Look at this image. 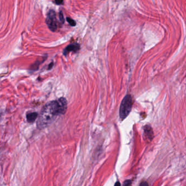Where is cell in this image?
<instances>
[{
	"mask_svg": "<svg viewBox=\"0 0 186 186\" xmlns=\"http://www.w3.org/2000/svg\"><path fill=\"white\" fill-rule=\"evenodd\" d=\"M131 181H129V180H127V181H126L125 182H124V184H123V185H125V186H129V185H131Z\"/></svg>",
	"mask_w": 186,
	"mask_h": 186,
	"instance_id": "cell-10",
	"label": "cell"
},
{
	"mask_svg": "<svg viewBox=\"0 0 186 186\" xmlns=\"http://www.w3.org/2000/svg\"><path fill=\"white\" fill-rule=\"evenodd\" d=\"M55 3L57 5H61L63 3V0H55Z\"/></svg>",
	"mask_w": 186,
	"mask_h": 186,
	"instance_id": "cell-9",
	"label": "cell"
},
{
	"mask_svg": "<svg viewBox=\"0 0 186 186\" xmlns=\"http://www.w3.org/2000/svg\"><path fill=\"white\" fill-rule=\"evenodd\" d=\"M59 18H60V21H61V22L62 23V24H63L64 21V18H63V14H62L61 12H60V14H59Z\"/></svg>",
	"mask_w": 186,
	"mask_h": 186,
	"instance_id": "cell-8",
	"label": "cell"
},
{
	"mask_svg": "<svg viewBox=\"0 0 186 186\" xmlns=\"http://www.w3.org/2000/svg\"><path fill=\"white\" fill-rule=\"evenodd\" d=\"M80 45L78 43H73L72 44L69 45L68 46H67L64 49L63 54L64 55H66L70 51H73L76 53L80 49Z\"/></svg>",
	"mask_w": 186,
	"mask_h": 186,
	"instance_id": "cell-4",
	"label": "cell"
},
{
	"mask_svg": "<svg viewBox=\"0 0 186 186\" xmlns=\"http://www.w3.org/2000/svg\"><path fill=\"white\" fill-rule=\"evenodd\" d=\"M132 105V98L131 95H128L122 100L120 105V116L122 120H123L131 112Z\"/></svg>",
	"mask_w": 186,
	"mask_h": 186,
	"instance_id": "cell-2",
	"label": "cell"
},
{
	"mask_svg": "<svg viewBox=\"0 0 186 186\" xmlns=\"http://www.w3.org/2000/svg\"><path fill=\"white\" fill-rule=\"evenodd\" d=\"M67 21L72 26H75L76 25V22L74 20L70 18H67Z\"/></svg>",
	"mask_w": 186,
	"mask_h": 186,
	"instance_id": "cell-7",
	"label": "cell"
},
{
	"mask_svg": "<svg viewBox=\"0 0 186 186\" xmlns=\"http://www.w3.org/2000/svg\"><path fill=\"white\" fill-rule=\"evenodd\" d=\"M67 108V102L64 98H61L47 103L41 111L37 121V127L43 129L48 126L57 116L64 114Z\"/></svg>",
	"mask_w": 186,
	"mask_h": 186,
	"instance_id": "cell-1",
	"label": "cell"
},
{
	"mask_svg": "<svg viewBox=\"0 0 186 186\" xmlns=\"http://www.w3.org/2000/svg\"><path fill=\"white\" fill-rule=\"evenodd\" d=\"M115 185H116V186H117V185H119V186H120V183H117V184H116Z\"/></svg>",
	"mask_w": 186,
	"mask_h": 186,
	"instance_id": "cell-11",
	"label": "cell"
},
{
	"mask_svg": "<svg viewBox=\"0 0 186 186\" xmlns=\"http://www.w3.org/2000/svg\"><path fill=\"white\" fill-rule=\"evenodd\" d=\"M46 23L51 31L54 32L58 29V21L55 12L53 10H50L48 14Z\"/></svg>",
	"mask_w": 186,
	"mask_h": 186,
	"instance_id": "cell-3",
	"label": "cell"
},
{
	"mask_svg": "<svg viewBox=\"0 0 186 186\" xmlns=\"http://www.w3.org/2000/svg\"><path fill=\"white\" fill-rule=\"evenodd\" d=\"M38 114L36 113H31L27 114V120L30 123H32L35 121V119L37 118Z\"/></svg>",
	"mask_w": 186,
	"mask_h": 186,
	"instance_id": "cell-6",
	"label": "cell"
},
{
	"mask_svg": "<svg viewBox=\"0 0 186 186\" xmlns=\"http://www.w3.org/2000/svg\"><path fill=\"white\" fill-rule=\"evenodd\" d=\"M144 131H145V134L146 135V137H147V139L151 140L153 137V133L151 127L148 125H146V126L144 127Z\"/></svg>",
	"mask_w": 186,
	"mask_h": 186,
	"instance_id": "cell-5",
	"label": "cell"
}]
</instances>
